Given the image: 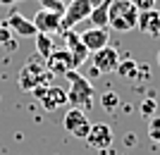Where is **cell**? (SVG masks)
Instances as JSON below:
<instances>
[{
  "mask_svg": "<svg viewBox=\"0 0 160 155\" xmlns=\"http://www.w3.org/2000/svg\"><path fill=\"white\" fill-rule=\"evenodd\" d=\"M67 81H69V91H67V103H72L74 108H81L84 112L93 108L96 100V88L93 84L86 79L84 74H79V69L67 72Z\"/></svg>",
  "mask_w": 160,
  "mask_h": 155,
  "instance_id": "obj_1",
  "label": "cell"
},
{
  "mask_svg": "<svg viewBox=\"0 0 160 155\" xmlns=\"http://www.w3.org/2000/svg\"><path fill=\"white\" fill-rule=\"evenodd\" d=\"M139 24V10L134 7L132 0H112L110 12H108V27L115 31H132Z\"/></svg>",
  "mask_w": 160,
  "mask_h": 155,
  "instance_id": "obj_2",
  "label": "cell"
},
{
  "mask_svg": "<svg viewBox=\"0 0 160 155\" xmlns=\"http://www.w3.org/2000/svg\"><path fill=\"white\" fill-rule=\"evenodd\" d=\"M53 84V74L46 69V62L31 60L19 69V88L22 91H33L38 86H50Z\"/></svg>",
  "mask_w": 160,
  "mask_h": 155,
  "instance_id": "obj_3",
  "label": "cell"
},
{
  "mask_svg": "<svg viewBox=\"0 0 160 155\" xmlns=\"http://www.w3.org/2000/svg\"><path fill=\"white\" fill-rule=\"evenodd\" d=\"M93 10L91 0H67L65 12H62V22H60V31L72 29L74 24H79L81 19H88V14Z\"/></svg>",
  "mask_w": 160,
  "mask_h": 155,
  "instance_id": "obj_4",
  "label": "cell"
},
{
  "mask_svg": "<svg viewBox=\"0 0 160 155\" xmlns=\"http://www.w3.org/2000/svg\"><path fill=\"white\" fill-rule=\"evenodd\" d=\"M62 127L74 138H86L88 131H91V122H88L86 112L81 108H72V110H67L65 117H62Z\"/></svg>",
  "mask_w": 160,
  "mask_h": 155,
  "instance_id": "obj_5",
  "label": "cell"
},
{
  "mask_svg": "<svg viewBox=\"0 0 160 155\" xmlns=\"http://www.w3.org/2000/svg\"><path fill=\"white\" fill-rule=\"evenodd\" d=\"M31 93L43 103V110H48V112L60 110L67 103V91H62V88L55 86V84H50V86H38V88H33Z\"/></svg>",
  "mask_w": 160,
  "mask_h": 155,
  "instance_id": "obj_6",
  "label": "cell"
},
{
  "mask_svg": "<svg viewBox=\"0 0 160 155\" xmlns=\"http://www.w3.org/2000/svg\"><path fill=\"white\" fill-rule=\"evenodd\" d=\"M91 55H93V72L96 74H112V72H117L120 53L112 46H105V48H100V50H96Z\"/></svg>",
  "mask_w": 160,
  "mask_h": 155,
  "instance_id": "obj_7",
  "label": "cell"
},
{
  "mask_svg": "<svg viewBox=\"0 0 160 155\" xmlns=\"http://www.w3.org/2000/svg\"><path fill=\"white\" fill-rule=\"evenodd\" d=\"M33 27L38 34H58L60 31V22H62V12H53V10H43L41 7L38 12L31 17Z\"/></svg>",
  "mask_w": 160,
  "mask_h": 155,
  "instance_id": "obj_8",
  "label": "cell"
},
{
  "mask_svg": "<svg viewBox=\"0 0 160 155\" xmlns=\"http://www.w3.org/2000/svg\"><path fill=\"white\" fill-rule=\"evenodd\" d=\"M46 69L53 76H65L67 72H72V69H77V67H74L72 55L62 48V50H53V53L46 57Z\"/></svg>",
  "mask_w": 160,
  "mask_h": 155,
  "instance_id": "obj_9",
  "label": "cell"
},
{
  "mask_svg": "<svg viewBox=\"0 0 160 155\" xmlns=\"http://www.w3.org/2000/svg\"><path fill=\"white\" fill-rule=\"evenodd\" d=\"M62 38H65V50L69 55H72V60H74V67L79 69L84 62H86V57L91 53L86 50V46L81 43V36L79 34H74L72 29H67V31H62Z\"/></svg>",
  "mask_w": 160,
  "mask_h": 155,
  "instance_id": "obj_10",
  "label": "cell"
},
{
  "mask_svg": "<svg viewBox=\"0 0 160 155\" xmlns=\"http://www.w3.org/2000/svg\"><path fill=\"white\" fill-rule=\"evenodd\" d=\"M112 129L108 127V124H91V131H88L86 141L91 148L100 150V153H105V150H110V146H112Z\"/></svg>",
  "mask_w": 160,
  "mask_h": 155,
  "instance_id": "obj_11",
  "label": "cell"
},
{
  "mask_svg": "<svg viewBox=\"0 0 160 155\" xmlns=\"http://www.w3.org/2000/svg\"><path fill=\"white\" fill-rule=\"evenodd\" d=\"M81 43L86 46L88 53H96L100 48L108 46V41H110V34H108V29H100V27H91L86 31H81Z\"/></svg>",
  "mask_w": 160,
  "mask_h": 155,
  "instance_id": "obj_12",
  "label": "cell"
},
{
  "mask_svg": "<svg viewBox=\"0 0 160 155\" xmlns=\"http://www.w3.org/2000/svg\"><path fill=\"white\" fill-rule=\"evenodd\" d=\"M136 27L143 31L151 38H158L160 36V10L153 7V10H146V12H139V24Z\"/></svg>",
  "mask_w": 160,
  "mask_h": 155,
  "instance_id": "obj_13",
  "label": "cell"
},
{
  "mask_svg": "<svg viewBox=\"0 0 160 155\" xmlns=\"http://www.w3.org/2000/svg\"><path fill=\"white\" fill-rule=\"evenodd\" d=\"M7 29L14 31V34H19V36H24V38H31V36L38 34L36 27H33V22L29 17H24V14H19V12H12L7 17Z\"/></svg>",
  "mask_w": 160,
  "mask_h": 155,
  "instance_id": "obj_14",
  "label": "cell"
},
{
  "mask_svg": "<svg viewBox=\"0 0 160 155\" xmlns=\"http://www.w3.org/2000/svg\"><path fill=\"white\" fill-rule=\"evenodd\" d=\"M110 2H112V0H100V2H96V5H93V10H91V14H88V22H91L93 27H100V29L108 27Z\"/></svg>",
  "mask_w": 160,
  "mask_h": 155,
  "instance_id": "obj_15",
  "label": "cell"
},
{
  "mask_svg": "<svg viewBox=\"0 0 160 155\" xmlns=\"http://www.w3.org/2000/svg\"><path fill=\"white\" fill-rule=\"evenodd\" d=\"M136 72H139V62L136 60H120L117 65V74L124 81H134L136 79Z\"/></svg>",
  "mask_w": 160,
  "mask_h": 155,
  "instance_id": "obj_16",
  "label": "cell"
},
{
  "mask_svg": "<svg viewBox=\"0 0 160 155\" xmlns=\"http://www.w3.org/2000/svg\"><path fill=\"white\" fill-rule=\"evenodd\" d=\"M36 50H38V55H43V57H48V55L53 53V36L50 34H36Z\"/></svg>",
  "mask_w": 160,
  "mask_h": 155,
  "instance_id": "obj_17",
  "label": "cell"
},
{
  "mask_svg": "<svg viewBox=\"0 0 160 155\" xmlns=\"http://www.w3.org/2000/svg\"><path fill=\"white\" fill-rule=\"evenodd\" d=\"M100 105L108 110V112H112L117 105H120V95L115 93V91H108V93H103L100 95Z\"/></svg>",
  "mask_w": 160,
  "mask_h": 155,
  "instance_id": "obj_18",
  "label": "cell"
},
{
  "mask_svg": "<svg viewBox=\"0 0 160 155\" xmlns=\"http://www.w3.org/2000/svg\"><path fill=\"white\" fill-rule=\"evenodd\" d=\"M148 136H151V141L160 143V115H153L148 119Z\"/></svg>",
  "mask_w": 160,
  "mask_h": 155,
  "instance_id": "obj_19",
  "label": "cell"
},
{
  "mask_svg": "<svg viewBox=\"0 0 160 155\" xmlns=\"http://www.w3.org/2000/svg\"><path fill=\"white\" fill-rule=\"evenodd\" d=\"M155 110H158V103H155L153 98H146V100L141 103V115L143 117H153Z\"/></svg>",
  "mask_w": 160,
  "mask_h": 155,
  "instance_id": "obj_20",
  "label": "cell"
},
{
  "mask_svg": "<svg viewBox=\"0 0 160 155\" xmlns=\"http://www.w3.org/2000/svg\"><path fill=\"white\" fill-rule=\"evenodd\" d=\"M43 10H53V12H65V2L62 0H41Z\"/></svg>",
  "mask_w": 160,
  "mask_h": 155,
  "instance_id": "obj_21",
  "label": "cell"
},
{
  "mask_svg": "<svg viewBox=\"0 0 160 155\" xmlns=\"http://www.w3.org/2000/svg\"><path fill=\"white\" fill-rule=\"evenodd\" d=\"M132 2H134V7H136L139 12H146V10H153L158 0H132Z\"/></svg>",
  "mask_w": 160,
  "mask_h": 155,
  "instance_id": "obj_22",
  "label": "cell"
},
{
  "mask_svg": "<svg viewBox=\"0 0 160 155\" xmlns=\"http://www.w3.org/2000/svg\"><path fill=\"white\" fill-rule=\"evenodd\" d=\"M10 36H12V31L7 29V24H0V43H10Z\"/></svg>",
  "mask_w": 160,
  "mask_h": 155,
  "instance_id": "obj_23",
  "label": "cell"
},
{
  "mask_svg": "<svg viewBox=\"0 0 160 155\" xmlns=\"http://www.w3.org/2000/svg\"><path fill=\"white\" fill-rule=\"evenodd\" d=\"M14 2H22V0H0V5H14Z\"/></svg>",
  "mask_w": 160,
  "mask_h": 155,
  "instance_id": "obj_24",
  "label": "cell"
},
{
  "mask_svg": "<svg viewBox=\"0 0 160 155\" xmlns=\"http://www.w3.org/2000/svg\"><path fill=\"white\" fill-rule=\"evenodd\" d=\"M158 65H160V53H158Z\"/></svg>",
  "mask_w": 160,
  "mask_h": 155,
  "instance_id": "obj_25",
  "label": "cell"
}]
</instances>
